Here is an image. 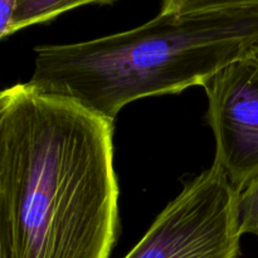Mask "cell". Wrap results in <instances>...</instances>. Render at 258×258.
<instances>
[{
    "instance_id": "obj_7",
    "label": "cell",
    "mask_w": 258,
    "mask_h": 258,
    "mask_svg": "<svg viewBox=\"0 0 258 258\" xmlns=\"http://www.w3.org/2000/svg\"><path fill=\"white\" fill-rule=\"evenodd\" d=\"M242 7H258V0H163L160 13L185 15Z\"/></svg>"
},
{
    "instance_id": "obj_5",
    "label": "cell",
    "mask_w": 258,
    "mask_h": 258,
    "mask_svg": "<svg viewBox=\"0 0 258 258\" xmlns=\"http://www.w3.org/2000/svg\"><path fill=\"white\" fill-rule=\"evenodd\" d=\"M116 0H15L14 10L7 29L0 33L5 39L18 30L53 20L66 12L92 4H112Z\"/></svg>"
},
{
    "instance_id": "obj_8",
    "label": "cell",
    "mask_w": 258,
    "mask_h": 258,
    "mask_svg": "<svg viewBox=\"0 0 258 258\" xmlns=\"http://www.w3.org/2000/svg\"><path fill=\"white\" fill-rule=\"evenodd\" d=\"M15 0H0V33L7 29L14 10Z\"/></svg>"
},
{
    "instance_id": "obj_4",
    "label": "cell",
    "mask_w": 258,
    "mask_h": 258,
    "mask_svg": "<svg viewBox=\"0 0 258 258\" xmlns=\"http://www.w3.org/2000/svg\"><path fill=\"white\" fill-rule=\"evenodd\" d=\"M216 160L241 190L258 174V64L243 57L203 83Z\"/></svg>"
},
{
    "instance_id": "obj_3",
    "label": "cell",
    "mask_w": 258,
    "mask_h": 258,
    "mask_svg": "<svg viewBox=\"0 0 258 258\" xmlns=\"http://www.w3.org/2000/svg\"><path fill=\"white\" fill-rule=\"evenodd\" d=\"M238 190L217 163L185 184L125 258H238Z\"/></svg>"
},
{
    "instance_id": "obj_6",
    "label": "cell",
    "mask_w": 258,
    "mask_h": 258,
    "mask_svg": "<svg viewBox=\"0 0 258 258\" xmlns=\"http://www.w3.org/2000/svg\"><path fill=\"white\" fill-rule=\"evenodd\" d=\"M237 223L242 236L258 237V174L238 191Z\"/></svg>"
},
{
    "instance_id": "obj_9",
    "label": "cell",
    "mask_w": 258,
    "mask_h": 258,
    "mask_svg": "<svg viewBox=\"0 0 258 258\" xmlns=\"http://www.w3.org/2000/svg\"><path fill=\"white\" fill-rule=\"evenodd\" d=\"M246 57H248L249 59H252L256 64H258V43L251 48V50H249Z\"/></svg>"
},
{
    "instance_id": "obj_2",
    "label": "cell",
    "mask_w": 258,
    "mask_h": 258,
    "mask_svg": "<svg viewBox=\"0 0 258 258\" xmlns=\"http://www.w3.org/2000/svg\"><path fill=\"white\" fill-rule=\"evenodd\" d=\"M257 43L258 7L159 13L126 32L37 47L28 83L113 121L134 101L202 86Z\"/></svg>"
},
{
    "instance_id": "obj_1",
    "label": "cell",
    "mask_w": 258,
    "mask_h": 258,
    "mask_svg": "<svg viewBox=\"0 0 258 258\" xmlns=\"http://www.w3.org/2000/svg\"><path fill=\"white\" fill-rule=\"evenodd\" d=\"M113 121L19 83L0 95V258H110Z\"/></svg>"
}]
</instances>
